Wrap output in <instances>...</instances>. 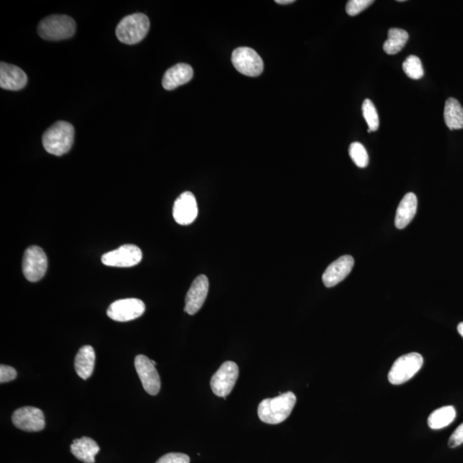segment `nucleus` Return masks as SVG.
Returning a JSON list of instances; mask_svg holds the SVG:
<instances>
[{"label": "nucleus", "mask_w": 463, "mask_h": 463, "mask_svg": "<svg viewBox=\"0 0 463 463\" xmlns=\"http://www.w3.org/2000/svg\"><path fill=\"white\" fill-rule=\"evenodd\" d=\"M362 112L370 132L377 131L379 127V114H377L376 107L370 100L366 99L363 102Z\"/></svg>", "instance_id": "25"}, {"label": "nucleus", "mask_w": 463, "mask_h": 463, "mask_svg": "<svg viewBox=\"0 0 463 463\" xmlns=\"http://www.w3.org/2000/svg\"><path fill=\"white\" fill-rule=\"evenodd\" d=\"M209 280L205 275L196 278L185 297V312L194 315L202 308L209 292Z\"/></svg>", "instance_id": "14"}, {"label": "nucleus", "mask_w": 463, "mask_h": 463, "mask_svg": "<svg viewBox=\"0 0 463 463\" xmlns=\"http://www.w3.org/2000/svg\"><path fill=\"white\" fill-rule=\"evenodd\" d=\"M17 373L12 366L1 365L0 366V383L10 382L17 379Z\"/></svg>", "instance_id": "29"}, {"label": "nucleus", "mask_w": 463, "mask_h": 463, "mask_svg": "<svg viewBox=\"0 0 463 463\" xmlns=\"http://www.w3.org/2000/svg\"><path fill=\"white\" fill-rule=\"evenodd\" d=\"M418 200L416 194L409 192L403 197L396 210L395 225L403 229L413 221L417 212Z\"/></svg>", "instance_id": "18"}, {"label": "nucleus", "mask_w": 463, "mask_h": 463, "mask_svg": "<svg viewBox=\"0 0 463 463\" xmlns=\"http://www.w3.org/2000/svg\"><path fill=\"white\" fill-rule=\"evenodd\" d=\"M47 258L42 248L36 246L25 251L23 260L24 275L29 281L36 283L46 275Z\"/></svg>", "instance_id": "7"}, {"label": "nucleus", "mask_w": 463, "mask_h": 463, "mask_svg": "<svg viewBox=\"0 0 463 463\" xmlns=\"http://www.w3.org/2000/svg\"><path fill=\"white\" fill-rule=\"evenodd\" d=\"M294 0H276V3H279V5H288V3H294Z\"/></svg>", "instance_id": "31"}, {"label": "nucleus", "mask_w": 463, "mask_h": 463, "mask_svg": "<svg viewBox=\"0 0 463 463\" xmlns=\"http://www.w3.org/2000/svg\"><path fill=\"white\" fill-rule=\"evenodd\" d=\"M198 214L197 200L191 192H184L174 202L173 216L178 224H191L196 220Z\"/></svg>", "instance_id": "13"}, {"label": "nucleus", "mask_w": 463, "mask_h": 463, "mask_svg": "<svg viewBox=\"0 0 463 463\" xmlns=\"http://www.w3.org/2000/svg\"><path fill=\"white\" fill-rule=\"evenodd\" d=\"M95 353L90 345L81 347L75 359V370L81 379L86 380L94 372Z\"/></svg>", "instance_id": "20"}, {"label": "nucleus", "mask_w": 463, "mask_h": 463, "mask_svg": "<svg viewBox=\"0 0 463 463\" xmlns=\"http://www.w3.org/2000/svg\"><path fill=\"white\" fill-rule=\"evenodd\" d=\"M135 368L143 387L148 394L155 395L161 390V379L152 361L146 355L139 354L135 358Z\"/></svg>", "instance_id": "11"}, {"label": "nucleus", "mask_w": 463, "mask_h": 463, "mask_svg": "<svg viewBox=\"0 0 463 463\" xmlns=\"http://www.w3.org/2000/svg\"><path fill=\"white\" fill-rule=\"evenodd\" d=\"M409 36L401 29H391L388 33V39L384 43L385 53L390 55L398 54L405 47Z\"/></svg>", "instance_id": "23"}, {"label": "nucleus", "mask_w": 463, "mask_h": 463, "mask_svg": "<svg viewBox=\"0 0 463 463\" xmlns=\"http://www.w3.org/2000/svg\"><path fill=\"white\" fill-rule=\"evenodd\" d=\"M402 69L411 79H421L424 76V69L421 59L414 55H410L406 58L403 62Z\"/></svg>", "instance_id": "24"}, {"label": "nucleus", "mask_w": 463, "mask_h": 463, "mask_svg": "<svg viewBox=\"0 0 463 463\" xmlns=\"http://www.w3.org/2000/svg\"><path fill=\"white\" fill-rule=\"evenodd\" d=\"M194 77V69L187 64H178L166 70L162 79V86L166 91H173L174 88L187 84Z\"/></svg>", "instance_id": "17"}, {"label": "nucleus", "mask_w": 463, "mask_h": 463, "mask_svg": "<svg viewBox=\"0 0 463 463\" xmlns=\"http://www.w3.org/2000/svg\"><path fill=\"white\" fill-rule=\"evenodd\" d=\"M28 77L17 66L1 62L0 64V87L7 91H20L27 84Z\"/></svg>", "instance_id": "16"}, {"label": "nucleus", "mask_w": 463, "mask_h": 463, "mask_svg": "<svg viewBox=\"0 0 463 463\" xmlns=\"http://www.w3.org/2000/svg\"><path fill=\"white\" fill-rule=\"evenodd\" d=\"M350 155L354 164L361 168H365L369 163L368 151L361 143L355 142L350 147Z\"/></svg>", "instance_id": "26"}, {"label": "nucleus", "mask_w": 463, "mask_h": 463, "mask_svg": "<svg viewBox=\"0 0 463 463\" xmlns=\"http://www.w3.org/2000/svg\"><path fill=\"white\" fill-rule=\"evenodd\" d=\"M146 312V305L141 299L135 298L118 299L111 304L107 309V316L117 322H129L136 320Z\"/></svg>", "instance_id": "10"}, {"label": "nucleus", "mask_w": 463, "mask_h": 463, "mask_svg": "<svg viewBox=\"0 0 463 463\" xmlns=\"http://www.w3.org/2000/svg\"><path fill=\"white\" fill-rule=\"evenodd\" d=\"M13 422L18 429L25 432H40L45 427L42 411L34 407H24L15 411Z\"/></svg>", "instance_id": "12"}, {"label": "nucleus", "mask_w": 463, "mask_h": 463, "mask_svg": "<svg viewBox=\"0 0 463 463\" xmlns=\"http://www.w3.org/2000/svg\"><path fill=\"white\" fill-rule=\"evenodd\" d=\"M191 459L183 453H168L163 455L157 463H190Z\"/></svg>", "instance_id": "28"}, {"label": "nucleus", "mask_w": 463, "mask_h": 463, "mask_svg": "<svg viewBox=\"0 0 463 463\" xmlns=\"http://www.w3.org/2000/svg\"><path fill=\"white\" fill-rule=\"evenodd\" d=\"M421 354L410 353L398 358L389 372V382L394 385L402 384L412 379L423 366Z\"/></svg>", "instance_id": "5"}, {"label": "nucleus", "mask_w": 463, "mask_h": 463, "mask_svg": "<svg viewBox=\"0 0 463 463\" xmlns=\"http://www.w3.org/2000/svg\"><path fill=\"white\" fill-rule=\"evenodd\" d=\"M149 17L143 13L125 17L118 24L116 36L118 40L127 45H134L146 38L150 29Z\"/></svg>", "instance_id": "3"}, {"label": "nucleus", "mask_w": 463, "mask_h": 463, "mask_svg": "<svg viewBox=\"0 0 463 463\" xmlns=\"http://www.w3.org/2000/svg\"><path fill=\"white\" fill-rule=\"evenodd\" d=\"M373 3V0H350L347 3L346 12L350 16L354 17L368 8Z\"/></svg>", "instance_id": "27"}, {"label": "nucleus", "mask_w": 463, "mask_h": 463, "mask_svg": "<svg viewBox=\"0 0 463 463\" xmlns=\"http://www.w3.org/2000/svg\"><path fill=\"white\" fill-rule=\"evenodd\" d=\"M455 416H457V412L453 406L443 407L431 414L427 423L429 427L433 430L443 429L455 421Z\"/></svg>", "instance_id": "22"}, {"label": "nucleus", "mask_w": 463, "mask_h": 463, "mask_svg": "<svg viewBox=\"0 0 463 463\" xmlns=\"http://www.w3.org/2000/svg\"><path fill=\"white\" fill-rule=\"evenodd\" d=\"M77 25L72 17L65 15H53L40 22L38 34L47 40L68 39L76 32Z\"/></svg>", "instance_id": "4"}, {"label": "nucleus", "mask_w": 463, "mask_h": 463, "mask_svg": "<svg viewBox=\"0 0 463 463\" xmlns=\"http://www.w3.org/2000/svg\"><path fill=\"white\" fill-rule=\"evenodd\" d=\"M444 121L451 131L463 129V107L455 98H449L444 106Z\"/></svg>", "instance_id": "21"}, {"label": "nucleus", "mask_w": 463, "mask_h": 463, "mask_svg": "<svg viewBox=\"0 0 463 463\" xmlns=\"http://www.w3.org/2000/svg\"><path fill=\"white\" fill-rule=\"evenodd\" d=\"M354 265V259L352 256L346 255L339 258L328 268L325 269L323 275V281L325 287L333 288L343 281L350 275Z\"/></svg>", "instance_id": "15"}, {"label": "nucleus", "mask_w": 463, "mask_h": 463, "mask_svg": "<svg viewBox=\"0 0 463 463\" xmlns=\"http://www.w3.org/2000/svg\"><path fill=\"white\" fill-rule=\"evenodd\" d=\"M75 131L72 124L58 121L44 133L42 143L48 153L61 157L72 149Z\"/></svg>", "instance_id": "2"}, {"label": "nucleus", "mask_w": 463, "mask_h": 463, "mask_svg": "<svg viewBox=\"0 0 463 463\" xmlns=\"http://www.w3.org/2000/svg\"><path fill=\"white\" fill-rule=\"evenodd\" d=\"M232 62L239 72L248 77H258L264 70V62L261 57L250 47H239L233 51Z\"/></svg>", "instance_id": "8"}, {"label": "nucleus", "mask_w": 463, "mask_h": 463, "mask_svg": "<svg viewBox=\"0 0 463 463\" xmlns=\"http://www.w3.org/2000/svg\"><path fill=\"white\" fill-rule=\"evenodd\" d=\"M457 331L459 334H460L463 337V322H462V323L458 324Z\"/></svg>", "instance_id": "32"}, {"label": "nucleus", "mask_w": 463, "mask_h": 463, "mask_svg": "<svg viewBox=\"0 0 463 463\" xmlns=\"http://www.w3.org/2000/svg\"><path fill=\"white\" fill-rule=\"evenodd\" d=\"M100 450L97 443L88 437L74 440L70 446V451L74 457L85 463H95V455Z\"/></svg>", "instance_id": "19"}, {"label": "nucleus", "mask_w": 463, "mask_h": 463, "mask_svg": "<svg viewBox=\"0 0 463 463\" xmlns=\"http://www.w3.org/2000/svg\"><path fill=\"white\" fill-rule=\"evenodd\" d=\"M295 403L296 395L291 391L265 399L258 405V417L267 424H280L290 417Z\"/></svg>", "instance_id": "1"}, {"label": "nucleus", "mask_w": 463, "mask_h": 463, "mask_svg": "<svg viewBox=\"0 0 463 463\" xmlns=\"http://www.w3.org/2000/svg\"><path fill=\"white\" fill-rule=\"evenodd\" d=\"M143 253L135 244H123L118 249L111 251L102 257L103 265L118 268H130L142 261Z\"/></svg>", "instance_id": "9"}, {"label": "nucleus", "mask_w": 463, "mask_h": 463, "mask_svg": "<svg viewBox=\"0 0 463 463\" xmlns=\"http://www.w3.org/2000/svg\"><path fill=\"white\" fill-rule=\"evenodd\" d=\"M463 444V423L459 425V427L455 430L453 434L450 436L449 443V446L450 448H455L460 446Z\"/></svg>", "instance_id": "30"}, {"label": "nucleus", "mask_w": 463, "mask_h": 463, "mask_svg": "<svg viewBox=\"0 0 463 463\" xmlns=\"http://www.w3.org/2000/svg\"><path fill=\"white\" fill-rule=\"evenodd\" d=\"M239 377V366L233 361H226L214 374L210 386L214 394L226 399L231 393Z\"/></svg>", "instance_id": "6"}]
</instances>
